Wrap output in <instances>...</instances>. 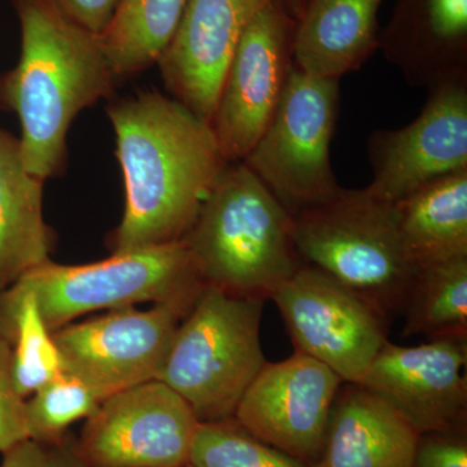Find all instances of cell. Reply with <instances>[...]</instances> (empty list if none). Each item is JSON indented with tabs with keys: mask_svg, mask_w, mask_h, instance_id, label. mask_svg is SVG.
Here are the masks:
<instances>
[{
	"mask_svg": "<svg viewBox=\"0 0 467 467\" xmlns=\"http://www.w3.org/2000/svg\"><path fill=\"white\" fill-rule=\"evenodd\" d=\"M107 115L125 186L112 254L180 242L229 164L211 125L158 91L113 101Z\"/></svg>",
	"mask_w": 467,
	"mask_h": 467,
	"instance_id": "obj_1",
	"label": "cell"
},
{
	"mask_svg": "<svg viewBox=\"0 0 467 467\" xmlns=\"http://www.w3.org/2000/svg\"><path fill=\"white\" fill-rule=\"evenodd\" d=\"M21 27L17 66L0 78V103L16 113L21 156L43 181L60 177L67 138L82 110L115 88L99 36L66 16L51 0H14Z\"/></svg>",
	"mask_w": 467,
	"mask_h": 467,
	"instance_id": "obj_2",
	"label": "cell"
},
{
	"mask_svg": "<svg viewBox=\"0 0 467 467\" xmlns=\"http://www.w3.org/2000/svg\"><path fill=\"white\" fill-rule=\"evenodd\" d=\"M205 285L272 300L304 265L292 214L243 161L229 162L181 239Z\"/></svg>",
	"mask_w": 467,
	"mask_h": 467,
	"instance_id": "obj_3",
	"label": "cell"
},
{
	"mask_svg": "<svg viewBox=\"0 0 467 467\" xmlns=\"http://www.w3.org/2000/svg\"><path fill=\"white\" fill-rule=\"evenodd\" d=\"M264 306L204 285L174 331L156 379L182 396L199 422L232 420L266 364L260 340Z\"/></svg>",
	"mask_w": 467,
	"mask_h": 467,
	"instance_id": "obj_4",
	"label": "cell"
},
{
	"mask_svg": "<svg viewBox=\"0 0 467 467\" xmlns=\"http://www.w3.org/2000/svg\"><path fill=\"white\" fill-rule=\"evenodd\" d=\"M292 234L304 264L365 295L389 317L402 312L417 267L391 202L367 189L340 187L333 198L292 214Z\"/></svg>",
	"mask_w": 467,
	"mask_h": 467,
	"instance_id": "obj_5",
	"label": "cell"
},
{
	"mask_svg": "<svg viewBox=\"0 0 467 467\" xmlns=\"http://www.w3.org/2000/svg\"><path fill=\"white\" fill-rule=\"evenodd\" d=\"M14 285L33 294L51 333L94 310L192 299L205 285L182 241L112 254L85 265L48 261Z\"/></svg>",
	"mask_w": 467,
	"mask_h": 467,
	"instance_id": "obj_6",
	"label": "cell"
},
{
	"mask_svg": "<svg viewBox=\"0 0 467 467\" xmlns=\"http://www.w3.org/2000/svg\"><path fill=\"white\" fill-rule=\"evenodd\" d=\"M339 99V79L308 75L294 64L275 115L243 160L290 214L340 190L330 161Z\"/></svg>",
	"mask_w": 467,
	"mask_h": 467,
	"instance_id": "obj_7",
	"label": "cell"
},
{
	"mask_svg": "<svg viewBox=\"0 0 467 467\" xmlns=\"http://www.w3.org/2000/svg\"><path fill=\"white\" fill-rule=\"evenodd\" d=\"M295 352L359 383L384 344L389 316L365 295L304 264L272 297Z\"/></svg>",
	"mask_w": 467,
	"mask_h": 467,
	"instance_id": "obj_8",
	"label": "cell"
},
{
	"mask_svg": "<svg viewBox=\"0 0 467 467\" xmlns=\"http://www.w3.org/2000/svg\"><path fill=\"white\" fill-rule=\"evenodd\" d=\"M198 297L150 309H112L52 331L63 373L78 378L101 398L156 379L174 331Z\"/></svg>",
	"mask_w": 467,
	"mask_h": 467,
	"instance_id": "obj_9",
	"label": "cell"
},
{
	"mask_svg": "<svg viewBox=\"0 0 467 467\" xmlns=\"http://www.w3.org/2000/svg\"><path fill=\"white\" fill-rule=\"evenodd\" d=\"M199 425L182 396L153 379L104 399L76 447L90 467H182Z\"/></svg>",
	"mask_w": 467,
	"mask_h": 467,
	"instance_id": "obj_10",
	"label": "cell"
},
{
	"mask_svg": "<svg viewBox=\"0 0 467 467\" xmlns=\"http://www.w3.org/2000/svg\"><path fill=\"white\" fill-rule=\"evenodd\" d=\"M295 27L284 2L269 0L243 34L209 124L227 162L243 161L275 115L294 67Z\"/></svg>",
	"mask_w": 467,
	"mask_h": 467,
	"instance_id": "obj_11",
	"label": "cell"
},
{
	"mask_svg": "<svg viewBox=\"0 0 467 467\" xmlns=\"http://www.w3.org/2000/svg\"><path fill=\"white\" fill-rule=\"evenodd\" d=\"M343 383L317 359L295 352L284 361L264 365L234 418L261 441L315 467Z\"/></svg>",
	"mask_w": 467,
	"mask_h": 467,
	"instance_id": "obj_12",
	"label": "cell"
},
{
	"mask_svg": "<svg viewBox=\"0 0 467 467\" xmlns=\"http://www.w3.org/2000/svg\"><path fill=\"white\" fill-rule=\"evenodd\" d=\"M370 195L395 204L420 187L467 169V78L429 88L420 116L395 130L368 137Z\"/></svg>",
	"mask_w": 467,
	"mask_h": 467,
	"instance_id": "obj_13",
	"label": "cell"
},
{
	"mask_svg": "<svg viewBox=\"0 0 467 467\" xmlns=\"http://www.w3.org/2000/svg\"><path fill=\"white\" fill-rule=\"evenodd\" d=\"M467 339L420 346L387 342L359 386L382 399L418 434L467 426Z\"/></svg>",
	"mask_w": 467,
	"mask_h": 467,
	"instance_id": "obj_14",
	"label": "cell"
},
{
	"mask_svg": "<svg viewBox=\"0 0 467 467\" xmlns=\"http://www.w3.org/2000/svg\"><path fill=\"white\" fill-rule=\"evenodd\" d=\"M269 0H189L158 66L173 99L211 124L243 34Z\"/></svg>",
	"mask_w": 467,
	"mask_h": 467,
	"instance_id": "obj_15",
	"label": "cell"
},
{
	"mask_svg": "<svg viewBox=\"0 0 467 467\" xmlns=\"http://www.w3.org/2000/svg\"><path fill=\"white\" fill-rule=\"evenodd\" d=\"M379 50L414 88L467 78V0H396Z\"/></svg>",
	"mask_w": 467,
	"mask_h": 467,
	"instance_id": "obj_16",
	"label": "cell"
},
{
	"mask_svg": "<svg viewBox=\"0 0 467 467\" xmlns=\"http://www.w3.org/2000/svg\"><path fill=\"white\" fill-rule=\"evenodd\" d=\"M418 432L358 383H343L315 467H413Z\"/></svg>",
	"mask_w": 467,
	"mask_h": 467,
	"instance_id": "obj_17",
	"label": "cell"
},
{
	"mask_svg": "<svg viewBox=\"0 0 467 467\" xmlns=\"http://www.w3.org/2000/svg\"><path fill=\"white\" fill-rule=\"evenodd\" d=\"M383 2L306 0L295 27V67L333 79L358 70L379 50Z\"/></svg>",
	"mask_w": 467,
	"mask_h": 467,
	"instance_id": "obj_18",
	"label": "cell"
},
{
	"mask_svg": "<svg viewBox=\"0 0 467 467\" xmlns=\"http://www.w3.org/2000/svg\"><path fill=\"white\" fill-rule=\"evenodd\" d=\"M45 182L27 171L18 138L0 128V292L51 261L57 236L43 214Z\"/></svg>",
	"mask_w": 467,
	"mask_h": 467,
	"instance_id": "obj_19",
	"label": "cell"
},
{
	"mask_svg": "<svg viewBox=\"0 0 467 467\" xmlns=\"http://www.w3.org/2000/svg\"><path fill=\"white\" fill-rule=\"evenodd\" d=\"M393 211L417 269L467 257V169L420 187L396 202Z\"/></svg>",
	"mask_w": 467,
	"mask_h": 467,
	"instance_id": "obj_20",
	"label": "cell"
},
{
	"mask_svg": "<svg viewBox=\"0 0 467 467\" xmlns=\"http://www.w3.org/2000/svg\"><path fill=\"white\" fill-rule=\"evenodd\" d=\"M189 0H121L99 38L117 77L138 75L159 63Z\"/></svg>",
	"mask_w": 467,
	"mask_h": 467,
	"instance_id": "obj_21",
	"label": "cell"
},
{
	"mask_svg": "<svg viewBox=\"0 0 467 467\" xmlns=\"http://www.w3.org/2000/svg\"><path fill=\"white\" fill-rule=\"evenodd\" d=\"M401 315L404 337L467 339V257L418 267Z\"/></svg>",
	"mask_w": 467,
	"mask_h": 467,
	"instance_id": "obj_22",
	"label": "cell"
},
{
	"mask_svg": "<svg viewBox=\"0 0 467 467\" xmlns=\"http://www.w3.org/2000/svg\"><path fill=\"white\" fill-rule=\"evenodd\" d=\"M0 331L11 343L15 382L26 400L43 384L63 374L60 353L36 297L17 285L0 292Z\"/></svg>",
	"mask_w": 467,
	"mask_h": 467,
	"instance_id": "obj_23",
	"label": "cell"
},
{
	"mask_svg": "<svg viewBox=\"0 0 467 467\" xmlns=\"http://www.w3.org/2000/svg\"><path fill=\"white\" fill-rule=\"evenodd\" d=\"M103 398L78 378L63 373L26 401L27 436L43 447L63 441L67 429L97 411Z\"/></svg>",
	"mask_w": 467,
	"mask_h": 467,
	"instance_id": "obj_24",
	"label": "cell"
},
{
	"mask_svg": "<svg viewBox=\"0 0 467 467\" xmlns=\"http://www.w3.org/2000/svg\"><path fill=\"white\" fill-rule=\"evenodd\" d=\"M190 463L193 467H310L261 441L243 429L235 418L201 423Z\"/></svg>",
	"mask_w": 467,
	"mask_h": 467,
	"instance_id": "obj_25",
	"label": "cell"
},
{
	"mask_svg": "<svg viewBox=\"0 0 467 467\" xmlns=\"http://www.w3.org/2000/svg\"><path fill=\"white\" fill-rule=\"evenodd\" d=\"M26 401L15 382L11 343L0 331V453L29 439Z\"/></svg>",
	"mask_w": 467,
	"mask_h": 467,
	"instance_id": "obj_26",
	"label": "cell"
},
{
	"mask_svg": "<svg viewBox=\"0 0 467 467\" xmlns=\"http://www.w3.org/2000/svg\"><path fill=\"white\" fill-rule=\"evenodd\" d=\"M413 467H467V426L418 436Z\"/></svg>",
	"mask_w": 467,
	"mask_h": 467,
	"instance_id": "obj_27",
	"label": "cell"
},
{
	"mask_svg": "<svg viewBox=\"0 0 467 467\" xmlns=\"http://www.w3.org/2000/svg\"><path fill=\"white\" fill-rule=\"evenodd\" d=\"M70 20L100 36L112 20L121 0H51Z\"/></svg>",
	"mask_w": 467,
	"mask_h": 467,
	"instance_id": "obj_28",
	"label": "cell"
},
{
	"mask_svg": "<svg viewBox=\"0 0 467 467\" xmlns=\"http://www.w3.org/2000/svg\"><path fill=\"white\" fill-rule=\"evenodd\" d=\"M45 453L46 448L43 445L27 439L2 453L3 462L0 467H42Z\"/></svg>",
	"mask_w": 467,
	"mask_h": 467,
	"instance_id": "obj_29",
	"label": "cell"
},
{
	"mask_svg": "<svg viewBox=\"0 0 467 467\" xmlns=\"http://www.w3.org/2000/svg\"><path fill=\"white\" fill-rule=\"evenodd\" d=\"M46 448L42 467H90L79 456L75 439L66 436L63 441Z\"/></svg>",
	"mask_w": 467,
	"mask_h": 467,
	"instance_id": "obj_30",
	"label": "cell"
},
{
	"mask_svg": "<svg viewBox=\"0 0 467 467\" xmlns=\"http://www.w3.org/2000/svg\"><path fill=\"white\" fill-rule=\"evenodd\" d=\"M282 2H284L288 14H290L295 20H297V18L300 17L301 12H303L306 0H282Z\"/></svg>",
	"mask_w": 467,
	"mask_h": 467,
	"instance_id": "obj_31",
	"label": "cell"
},
{
	"mask_svg": "<svg viewBox=\"0 0 467 467\" xmlns=\"http://www.w3.org/2000/svg\"><path fill=\"white\" fill-rule=\"evenodd\" d=\"M182 467H193V466L192 465V463H189V465H184Z\"/></svg>",
	"mask_w": 467,
	"mask_h": 467,
	"instance_id": "obj_32",
	"label": "cell"
}]
</instances>
